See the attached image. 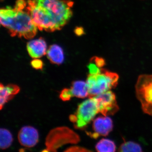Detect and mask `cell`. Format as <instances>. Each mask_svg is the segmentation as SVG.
Listing matches in <instances>:
<instances>
[{
	"label": "cell",
	"mask_w": 152,
	"mask_h": 152,
	"mask_svg": "<svg viewBox=\"0 0 152 152\" xmlns=\"http://www.w3.org/2000/svg\"><path fill=\"white\" fill-rule=\"evenodd\" d=\"M26 6L24 0H18L14 8L7 7L0 11L1 24L9 30L12 37L31 39L37 34V27Z\"/></svg>",
	"instance_id": "cell-1"
},
{
	"label": "cell",
	"mask_w": 152,
	"mask_h": 152,
	"mask_svg": "<svg viewBox=\"0 0 152 152\" xmlns=\"http://www.w3.org/2000/svg\"><path fill=\"white\" fill-rule=\"evenodd\" d=\"M55 31L61 29L72 15L73 3L68 0H32Z\"/></svg>",
	"instance_id": "cell-2"
},
{
	"label": "cell",
	"mask_w": 152,
	"mask_h": 152,
	"mask_svg": "<svg viewBox=\"0 0 152 152\" xmlns=\"http://www.w3.org/2000/svg\"><path fill=\"white\" fill-rule=\"evenodd\" d=\"M118 79V74L103 68L98 74H89L86 81L89 97H94L115 88Z\"/></svg>",
	"instance_id": "cell-3"
},
{
	"label": "cell",
	"mask_w": 152,
	"mask_h": 152,
	"mask_svg": "<svg viewBox=\"0 0 152 152\" xmlns=\"http://www.w3.org/2000/svg\"><path fill=\"white\" fill-rule=\"evenodd\" d=\"M99 113L97 101L95 97L90 98L80 104L77 111L71 115L70 120L78 129H85Z\"/></svg>",
	"instance_id": "cell-4"
},
{
	"label": "cell",
	"mask_w": 152,
	"mask_h": 152,
	"mask_svg": "<svg viewBox=\"0 0 152 152\" xmlns=\"http://www.w3.org/2000/svg\"><path fill=\"white\" fill-rule=\"evenodd\" d=\"M137 97L145 113L152 117V75L139 76L135 86Z\"/></svg>",
	"instance_id": "cell-5"
},
{
	"label": "cell",
	"mask_w": 152,
	"mask_h": 152,
	"mask_svg": "<svg viewBox=\"0 0 152 152\" xmlns=\"http://www.w3.org/2000/svg\"><path fill=\"white\" fill-rule=\"evenodd\" d=\"M80 140L79 136L69 128H57L49 134L46 143L47 149L45 151H56V149L63 144L77 143Z\"/></svg>",
	"instance_id": "cell-6"
},
{
	"label": "cell",
	"mask_w": 152,
	"mask_h": 152,
	"mask_svg": "<svg viewBox=\"0 0 152 152\" xmlns=\"http://www.w3.org/2000/svg\"><path fill=\"white\" fill-rule=\"evenodd\" d=\"M94 97L97 101L99 113L104 116L113 115L119 110L115 95L111 91H107Z\"/></svg>",
	"instance_id": "cell-7"
},
{
	"label": "cell",
	"mask_w": 152,
	"mask_h": 152,
	"mask_svg": "<svg viewBox=\"0 0 152 152\" xmlns=\"http://www.w3.org/2000/svg\"><path fill=\"white\" fill-rule=\"evenodd\" d=\"M113 128V121L110 117H99L93 122L92 132L88 134L92 138L97 139L100 136H107L112 132Z\"/></svg>",
	"instance_id": "cell-8"
},
{
	"label": "cell",
	"mask_w": 152,
	"mask_h": 152,
	"mask_svg": "<svg viewBox=\"0 0 152 152\" xmlns=\"http://www.w3.org/2000/svg\"><path fill=\"white\" fill-rule=\"evenodd\" d=\"M20 144L23 146L31 148L39 141V134L36 129L31 126H24L21 129L18 135Z\"/></svg>",
	"instance_id": "cell-9"
},
{
	"label": "cell",
	"mask_w": 152,
	"mask_h": 152,
	"mask_svg": "<svg viewBox=\"0 0 152 152\" xmlns=\"http://www.w3.org/2000/svg\"><path fill=\"white\" fill-rule=\"evenodd\" d=\"M47 48V44L42 38L33 40L28 43L27 50L30 56L37 58L45 54Z\"/></svg>",
	"instance_id": "cell-10"
},
{
	"label": "cell",
	"mask_w": 152,
	"mask_h": 152,
	"mask_svg": "<svg viewBox=\"0 0 152 152\" xmlns=\"http://www.w3.org/2000/svg\"><path fill=\"white\" fill-rule=\"evenodd\" d=\"M20 91V88L15 85L10 84L4 86L0 85V108H3L4 104L13 98Z\"/></svg>",
	"instance_id": "cell-11"
},
{
	"label": "cell",
	"mask_w": 152,
	"mask_h": 152,
	"mask_svg": "<svg viewBox=\"0 0 152 152\" xmlns=\"http://www.w3.org/2000/svg\"><path fill=\"white\" fill-rule=\"evenodd\" d=\"M48 58L53 64L60 65L62 64L64 59L63 49L59 46L53 45L50 46L47 51Z\"/></svg>",
	"instance_id": "cell-12"
},
{
	"label": "cell",
	"mask_w": 152,
	"mask_h": 152,
	"mask_svg": "<svg viewBox=\"0 0 152 152\" xmlns=\"http://www.w3.org/2000/svg\"><path fill=\"white\" fill-rule=\"evenodd\" d=\"M73 97L85 98L88 96L89 92L86 83L83 81H76L72 83L69 89Z\"/></svg>",
	"instance_id": "cell-13"
},
{
	"label": "cell",
	"mask_w": 152,
	"mask_h": 152,
	"mask_svg": "<svg viewBox=\"0 0 152 152\" xmlns=\"http://www.w3.org/2000/svg\"><path fill=\"white\" fill-rule=\"evenodd\" d=\"M116 149L115 142L109 139H102L96 145V150L99 152H113Z\"/></svg>",
	"instance_id": "cell-14"
},
{
	"label": "cell",
	"mask_w": 152,
	"mask_h": 152,
	"mask_svg": "<svg viewBox=\"0 0 152 152\" xmlns=\"http://www.w3.org/2000/svg\"><path fill=\"white\" fill-rule=\"evenodd\" d=\"M13 142V138L10 131L5 129H1L0 131V146L1 148L5 150L10 146Z\"/></svg>",
	"instance_id": "cell-15"
},
{
	"label": "cell",
	"mask_w": 152,
	"mask_h": 152,
	"mask_svg": "<svg viewBox=\"0 0 152 152\" xmlns=\"http://www.w3.org/2000/svg\"><path fill=\"white\" fill-rule=\"evenodd\" d=\"M119 152H142L141 147L134 142L125 141L120 146L119 148Z\"/></svg>",
	"instance_id": "cell-16"
},
{
	"label": "cell",
	"mask_w": 152,
	"mask_h": 152,
	"mask_svg": "<svg viewBox=\"0 0 152 152\" xmlns=\"http://www.w3.org/2000/svg\"><path fill=\"white\" fill-rule=\"evenodd\" d=\"M69 89L65 88L62 91L60 95V98L64 101L69 100L72 98Z\"/></svg>",
	"instance_id": "cell-17"
},
{
	"label": "cell",
	"mask_w": 152,
	"mask_h": 152,
	"mask_svg": "<svg viewBox=\"0 0 152 152\" xmlns=\"http://www.w3.org/2000/svg\"><path fill=\"white\" fill-rule=\"evenodd\" d=\"M91 61H92L99 68H102L106 64L105 60L100 57H94L91 59Z\"/></svg>",
	"instance_id": "cell-18"
},
{
	"label": "cell",
	"mask_w": 152,
	"mask_h": 152,
	"mask_svg": "<svg viewBox=\"0 0 152 152\" xmlns=\"http://www.w3.org/2000/svg\"><path fill=\"white\" fill-rule=\"evenodd\" d=\"M65 152H89L91 151L89 150H87L85 148L78 146H72L68 148L65 151Z\"/></svg>",
	"instance_id": "cell-19"
},
{
	"label": "cell",
	"mask_w": 152,
	"mask_h": 152,
	"mask_svg": "<svg viewBox=\"0 0 152 152\" xmlns=\"http://www.w3.org/2000/svg\"><path fill=\"white\" fill-rule=\"evenodd\" d=\"M32 66L37 69H42L43 64L40 60L35 59L32 61L31 62Z\"/></svg>",
	"instance_id": "cell-20"
},
{
	"label": "cell",
	"mask_w": 152,
	"mask_h": 152,
	"mask_svg": "<svg viewBox=\"0 0 152 152\" xmlns=\"http://www.w3.org/2000/svg\"><path fill=\"white\" fill-rule=\"evenodd\" d=\"M76 34L78 35H81L82 34H84V31L82 28H78L75 30Z\"/></svg>",
	"instance_id": "cell-21"
}]
</instances>
